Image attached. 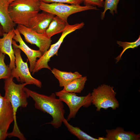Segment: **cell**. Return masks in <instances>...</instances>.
<instances>
[{
    "instance_id": "9a60e30c",
    "label": "cell",
    "mask_w": 140,
    "mask_h": 140,
    "mask_svg": "<svg viewBox=\"0 0 140 140\" xmlns=\"http://www.w3.org/2000/svg\"><path fill=\"white\" fill-rule=\"evenodd\" d=\"M9 4L7 0H0V24L5 33L14 29L16 25L11 19L9 12Z\"/></svg>"
},
{
    "instance_id": "484cf974",
    "label": "cell",
    "mask_w": 140,
    "mask_h": 140,
    "mask_svg": "<svg viewBox=\"0 0 140 140\" xmlns=\"http://www.w3.org/2000/svg\"><path fill=\"white\" fill-rule=\"evenodd\" d=\"M4 33L3 27L0 24V36H3Z\"/></svg>"
},
{
    "instance_id": "5b68a950",
    "label": "cell",
    "mask_w": 140,
    "mask_h": 140,
    "mask_svg": "<svg viewBox=\"0 0 140 140\" xmlns=\"http://www.w3.org/2000/svg\"><path fill=\"white\" fill-rule=\"evenodd\" d=\"M40 8L43 11L58 16L66 22H67L68 17L73 14L88 10H98L96 7L91 6H82L56 2L47 3L41 1H40Z\"/></svg>"
},
{
    "instance_id": "2e32d148",
    "label": "cell",
    "mask_w": 140,
    "mask_h": 140,
    "mask_svg": "<svg viewBox=\"0 0 140 140\" xmlns=\"http://www.w3.org/2000/svg\"><path fill=\"white\" fill-rule=\"evenodd\" d=\"M51 71L58 80L61 87H64L75 79L82 76L78 72L73 73L63 71L55 68H53Z\"/></svg>"
},
{
    "instance_id": "6da1fadb",
    "label": "cell",
    "mask_w": 140,
    "mask_h": 140,
    "mask_svg": "<svg viewBox=\"0 0 140 140\" xmlns=\"http://www.w3.org/2000/svg\"><path fill=\"white\" fill-rule=\"evenodd\" d=\"M24 90L34 101L36 109L47 113L52 116V120L47 124H51L56 129L61 126L65 118V111L63 102L57 98L55 94L52 93L50 95L47 96L38 93L25 87Z\"/></svg>"
},
{
    "instance_id": "d6986e66",
    "label": "cell",
    "mask_w": 140,
    "mask_h": 140,
    "mask_svg": "<svg viewBox=\"0 0 140 140\" xmlns=\"http://www.w3.org/2000/svg\"><path fill=\"white\" fill-rule=\"evenodd\" d=\"M87 80L86 76H82L64 86L63 90L71 93H80L84 89Z\"/></svg>"
},
{
    "instance_id": "44dd1931",
    "label": "cell",
    "mask_w": 140,
    "mask_h": 140,
    "mask_svg": "<svg viewBox=\"0 0 140 140\" xmlns=\"http://www.w3.org/2000/svg\"><path fill=\"white\" fill-rule=\"evenodd\" d=\"M117 43L119 45V46L123 48V50L120 55L115 58L116 60V63L118 62L121 59L122 56L127 49L130 48H134L140 45V35L137 39L134 42H129L117 41Z\"/></svg>"
},
{
    "instance_id": "d4e9b609",
    "label": "cell",
    "mask_w": 140,
    "mask_h": 140,
    "mask_svg": "<svg viewBox=\"0 0 140 140\" xmlns=\"http://www.w3.org/2000/svg\"><path fill=\"white\" fill-rule=\"evenodd\" d=\"M8 133H5L0 129V140L5 139L8 136Z\"/></svg>"
},
{
    "instance_id": "ac0fdd59",
    "label": "cell",
    "mask_w": 140,
    "mask_h": 140,
    "mask_svg": "<svg viewBox=\"0 0 140 140\" xmlns=\"http://www.w3.org/2000/svg\"><path fill=\"white\" fill-rule=\"evenodd\" d=\"M68 131L80 140H107L105 137L94 138L82 130L79 127H74L70 124L65 118L63 121Z\"/></svg>"
},
{
    "instance_id": "ffe728a7",
    "label": "cell",
    "mask_w": 140,
    "mask_h": 140,
    "mask_svg": "<svg viewBox=\"0 0 140 140\" xmlns=\"http://www.w3.org/2000/svg\"><path fill=\"white\" fill-rule=\"evenodd\" d=\"M120 0H105L103 6L104 10L101 12V18L103 20L104 19L105 14L108 10H109L110 13L114 15V13L117 12V7L118 4Z\"/></svg>"
},
{
    "instance_id": "7402d4cb",
    "label": "cell",
    "mask_w": 140,
    "mask_h": 140,
    "mask_svg": "<svg viewBox=\"0 0 140 140\" xmlns=\"http://www.w3.org/2000/svg\"><path fill=\"white\" fill-rule=\"evenodd\" d=\"M5 54L0 51V79H5L11 76V70L5 62Z\"/></svg>"
},
{
    "instance_id": "4316f807",
    "label": "cell",
    "mask_w": 140,
    "mask_h": 140,
    "mask_svg": "<svg viewBox=\"0 0 140 140\" xmlns=\"http://www.w3.org/2000/svg\"><path fill=\"white\" fill-rule=\"evenodd\" d=\"M9 3L10 4L11 3L15 1V0H7Z\"/></svg>"
},
{
    "instance_id": "e0dca14e",
    "label": "cell",
    "mask_w": 140,
    "mask_h": 140,
    "mask_svg": "<svg viewBox=\"0 0 140 140\" xmlns=\"http://www.w3.org/2000/svg\"><path fill=\"white\" fill-rule=\"evenodd\" d=\"M68 24L67 22L55 16L46 30L45 34L48 37L51 38L57 34L62 32Z\"/></svg>"
},
{
    "instance_id": "7c38bea8",
    "label": "cell",
    "mask_w": 140,
    "mask_h": 140,
    "mask_svg": "<svg viewBox=\"0 0 140 140\" xmlns=\"http://www.w3.org/2000/svg\"><path fill=\"white\" fill-rule=\"evenodd\" d=\"M55 16L52 14L44 11L38 13L31 19L29 27L38 33H45Z\"/></svg>"
},
{
    "instance_id": "603a6c76",
    "label": "cell",
    "mask_w": 140,
    "mask_h": 140,
    "mask_svg": "<svg viewBox=\"0 0 140 140\" xmlns=\"http://www.w3.org/2000/svg\"><path fill=\"white\" fill-rule=\"evenodd\" d=\"M44 2L51 3L53 2L67 3L71 5H80L83 2V0H39Z\"/></svg>"
},
{
    "instance_id": "8fae6325",
    "label": "cell",
    "mask_w": 140,
    "mask_h": 140,
    "mask_svg": "<svg viewBox=\"0 0 140 140\" xmlns=\"http://www.w3.org/2000/svg\"><path fill=\"white\" fill-rule=\"evenodd\" d=\"M15 117L13 108L10 102L0 93V129L5 133Z\"/></svg>"
},
{
    "instance_id": "3957f363",
    "label": "cell",
    "mask_w": 140,
    "mask_h": 140,
    "mask_svg": "<svg viewBox=\"0 0 140 140\" xmlns=\"http://www.w3.org/2000/svg\"><path fill=\"white\" fill-rule=\"evenodd\" d=\"M13 78L11 76L5 79L4 89L5 93L4 97L11 103L12 107L15 117L13 129L19 128L16 121V113L20 107H26L28 104L27 98L29 97L24 90V87L28 85L26 83L17 84L13 81Z\"/></svg>"
},
{
    "instance_id": "277c9868",
    "label": "cell",
    "mask_w": 140,
    "mask_h": 140,
    "mask_svg": "<svg viewBox=\"0 0 140 140\" xmlns=\"http://www.w3.org/2000/svg\"><path fill=\"white\" fill-rule=\"evenodd\" d=\"M114 87L103 84L94 88L91 93L92 104L96 108V110L101 109L106 110L111 108L113 110L118 108L119 104L116 97V94Z\"/></svg>"
},
{
    "instance_id": "5bb4252c",
    "label": "cell",
    "mask_w": 140,
    "mask_h": 140,
    "mask_svg": "<svg viewBox=\"0 0 140 140\" xmlns=\"http://www.w3.org/2000/svg\"><path fill=\"white\" fill-rule=\"evenodd\" d=\"M107 140H139L140 134H136L134 132L125 131L122 128L117 127L115 129H106Z\"/></svg>"
},
{
    "instance_id": "9c48e42d",
    "label": "cell",
    "mask_w": 140,
    "mask_h": 140,
    "mask_svg": "<svg viewBox=\"0 0 140 140\" xmlns=\"http://www.w3.org/2000/svg\"><path fill=\"white\" fill-rule=\"evenodd\" d=\"M17 28L20 34L23 35L25 41L31 44L36 45L43 54L50 48L52 40L45 34H40L30 28L20 24Z\"/></svg>"
},
{
    "instance_id": "52a82bcc",
    "label": "cell",
    "mask_w": 140,
    "mask_h": 140,
    "mask_svg": "<svg viewBox=\"0 0 140 140\" xmlns=\"http://www.w3.org/2000/svg\"><path fill=\"white\" fill-rule=\"evenodd\" d=\"M15 56V67L11 70V76L15 78L17 81L22 83L34 85L41 88L42 83L40 80L34 78L31 75L27 64L23 61L21 55V50L13 45Z\"/></svg>"
},
{
    "instance_id": "cb8c5ba5",
    "label": "cell",
    "mask_w": 140,
    "mask_h": 140,
    "mask_svg": "<svg viewBox=\"0 0 140 140\" xmlns=\"http://www.w3.org/2000/svg\"><path fill=\"white\" fill-rule=\"evenodd\" d=\"M85 5L103 7L104 0H83Z\"/></svg>"
},
{
    "instance_id": "4fadbf2b",
    "label": "cell",
    "mask_w": 140,
    "mask_h": 140,
    "mask_svg": "<svg viewBox=\"0 0 140 140\" xmlns=\"http://www.w3.org/2000/svg\"><path fill=\"white\" fill-rule=\"evenodd\" d=\"M15 35L14 29L7 33H4L3 37L0 38V51L3 54L9 57L10 62L9 67L12 69L15 67V56L12 47V41Z\"/></svg>"
},
{
    "instance_id": "7a4b0ae2",
    "label": "cell",
    "mask_w": 140,
    "mask_h": 140,
    "mask_svg": "<svg viewBox=\"0 0 140 140\" xmlns=\"http://www.w3.org/2000/svg\"><path fill=\"white\" fill-rule=\"evenodd\" d=\"M39 0H15L9 4V12L15 24L29 27L31 19L40 10Z\"/></svg>"
},
{
    "instance_id": "8992f818",
    "label": "cell",
    "mask_w": 140,
    "mask_h": 140,
    "mask_svg": "<svg viewBox=\"0 0 140 140\" xmlns=\"http://www.w3.org/2000/svg\"><path fill=\"white\" fill-rule=\"evenodd\" d=\"M55 94L69 107V113L66 119L68 121L75 118L81 107L88 108L92 104L91 93H90L86 96H78L76 93H70L62 90L56 92Z\"/></svg>"
},
{
    "instance_id": "ba28073f",
    "label": "cell",
    "mask_w": 140,
    "mask_h": 140,
    "mask_svg": "<svg viewBox=\"0 0 140 140\" xmlns=\"http://www.w3.org/2000/svg\"><path fill=\"white\" fill-rule=\"evenodd\" d=\"M83 26V24L82 23L72 25L68 24L62 32V34L58 41L51 45L49 48L37 60L35 66L32 72V75L44 68L51 71V68L48 65V62L52 57L55 55H58V50L65 37L68 34L82 28Z\"/></svg>"
},
{
    "instance_id": "30bf717a",
    "label": "cell",
    "mask_w": 140,
    "mask_h": 140,
    "mask_svg": "<svg viewBox=\"0 0 140 140\" xmlns=\"http://www.w3.org/2000/svg\"><path fill=\"white\" fill-rule=\"evenodd\" d=\"M14 30L15 35L13 38L12 44L20 49L27 56L30 63L29 69L30 73L32 72L36 65L37 58H39L43 54L39 50L32 49L25 44L17 28Z\"/></svg>"
}]
</instances>
